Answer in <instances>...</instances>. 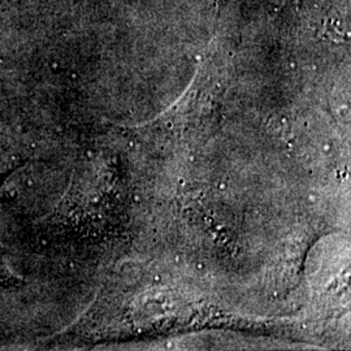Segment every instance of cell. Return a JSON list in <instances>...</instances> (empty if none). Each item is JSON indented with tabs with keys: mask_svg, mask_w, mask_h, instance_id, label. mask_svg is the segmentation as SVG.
Instances as JSON below:
<instances>
[{
	"mask_svg": "<svg viewBox=\"0 0 351 351\" xmlns=\"http://www.w3.org/2000/svg\"><path fill=\"white\" fill-rule=\"evenodd\" d=\"M27 158L23 152L13 150L11 146H5L0 142V191L5 182V180L12 175L13 172L25 163ZM20 277L13 274L12 269L5 262L4 252L0 245V289L17 287L20 284Z\"/></svg>",
	"mask_w": 351,
	"mask_h": 351,
	"instance_id": "cell-1",
	"label": "cell"
}]
</instances>
